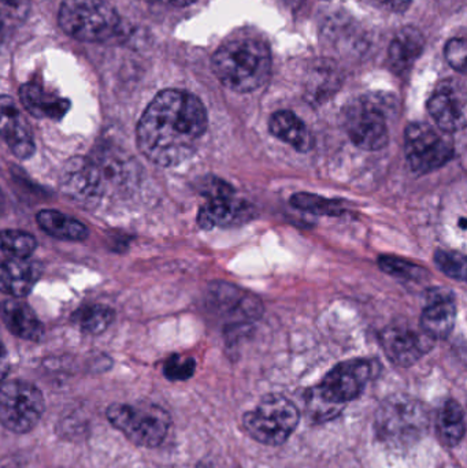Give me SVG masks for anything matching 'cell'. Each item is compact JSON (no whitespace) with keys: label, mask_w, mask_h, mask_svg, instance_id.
I'll list each match as a JSON object with an SVG mask.
<instances>
[{"label":"cell","mask_w":467,"mask_h":468,"mask_svg":"<svg viewBox=\"0 0 467 468\" xmlns=\"http://www.w3.org/2000/svg\"><path fill=\"white\" fill-rule=\"evenodd\" d=\"M290 5H295L296 2H299V0H287Z\"/></svg>","instance_id":"cell-36"},{"label":"cell","mask_w":467,"mask_h":468,"mask_svg":"<svg viewBox=\"0 0 467 468\" xmlns=\"http://www.w3.org/2000/svg\"><path fill=\"white\" fill-rule=\"evenodd\" d=\"M466 41L463 38H452L444 48L447 62L460 73L466 71Z\"/></svg>","instance_id":"cell-31"},{"label":"cell","mask_w":467,"mask_h":468,"mask_svg":"<svg viewBox=\"0 0 467 468\" xmlns=\"http://www.w3.org/2000/svg\"><path fill=\"white\" fill-rule=\"evenodd\" d=\"M19 98L25 109L37 118L59 120L68 112L70 101L44 90L37 82L30 81L22 85Z\"/></svg>","instance_id":"cell-19"},{"label":"cell","mask_w":467,"mask_h":468,"mask_svg":"<svg viewBox=\"0 0 467 468\" xmlns=\"http://www.w3.org/2000/svg\"><path fill=\"white\" fill-rule=\"evenodd\" d=\"M378 266L387 274L403 278V280H422V277L428 274L422 267L405 261V259L395 258V256H380L378 258Z\"/></svg>","instance_id":"cell-28"},{"label":"cell","mask_w":467,"mask_h":468,"mask_svg":"<svg viewBox=\"0 0 467 468\" xmlns=\"http://www.w3.org/2000/svg\"><path fill=\"white\" fill-rule=\"evenodd\" d=\"M428 112L444 133H455L466 126V93L458 82L439 85L428 101Z\"/></svg>","instance_id":"cell-14"},{"label":"cell","mask_w":467,"mask_h":468,"mask_svg":"<svg viewBox=\"0 0 467 468\" xmlns=\"http://www.w3.org/2000/svg\"><path fill=\"white\" fill-rule=\"evenodd\" d=\"M435 261L439 269L458 281H465L466 278V258L460 252L454 250H438L435 253Z\"/></svg>","instance_id":"cell-29"},{"label":"cell","mask_w":467,"mask_h":468,"mask_svg":"<svg viewBox=\"0 0 467 468\" xmlns=\"http://www.w3.org/2000/svg\"><path fill=\"white\" fill-rule=\"evenodd\" d=\"M41 275V264L27 259H7L0 263V292L19 299L30 293Z\"/></svg>","instance_id":"cell-17"},{"label":"cell","mask_w":467,"mask_h":468,"mask_svg":"<svg viewBox=\"0 0 467 468\" xmlns=\"http://www.w3.org/2000/svg\"><path fill=\"white\" fill-rule=\"evenodd\" d=\"M0 315L7 329L16 337L29 341H38L43 337V324L35 311L22 300H5L0 305Z\"/></svg>","instance_id":"cell-18"},{"label":"cell","mask_w":467,"mask_h":468,"mask_svg":"<svg viewBox=\"0 0 467 468\" xmlns=\"http://www.w3.org/2000/svg\"><path fill=\"white\" fill-rule=\"evenodd\" d=\"M3 205H5V197H3L2 191H0V211H2Z\"/></svg>","instance_id":"cell-35"},{"label":"cell","mask_w":467,"mask_h":468,"mask_svg":"<svg viewBox=\"0 0 467 468\" xmlns=\"http://www.w3.org/2000/svg\"><path fill=\"white\" fill-rule=\"evenodd\" d=\"M195 367H196V363L192 357L173 355L165 363L164 373L170 381H186L194 376Z\"/></svg>","instance_id":"cell-30"},{"label":"cell","mask_w":467,"mask_h":468,"mask_svg":"<svg viewBox=\"0 0 467 468\" xmlns=\"http://www.w3.org/2000/svg\"><path fill=\"white\" fill-rule=\"evenodd\" d=\"M211 65L217 79L228 90L252 92L262 87L271 76V51L262 41L238 38L219 47Z\"/></svg>","instance_id":"cell-2"},{"label":"cell","mask_w":467,"mask_h":468,"mask_svg":"<svg viewBox=\"0 0 467 468\" xmlns=\"http://www.w3.org/2000/svg\"><path fill=\"white\" fill-rule=\"evenodd\" d=\"M37 222L44 232L68 241H82L87 239L88 229L84 224L65 216L60 211L43 210L37 214Z\"/></svg>","instance_id":"cell-22"},{"label":"cell","mask_w":467,"mask_h":468,"mask_svg":"<svg viewBox=\"0 0 467 468\" xmlns=\"http://www.w3.org/2000/svg\"><path fill=\"white\" fill-rule=\"evenodd\" d=\"M107 418L118 431L140 447H158L170 429L169 414L154 404H112Z\"/></svg>","instance_id":"cell-5"},{"label":"cell","mask_w":467,"mask_h":468,"mask_svg":"<svg viewBox=\"0 0 467 468\" xmlns=\"http://www.w3.org/2000/svg\"><path fill=\"white\" fill-rule=\"evenodd\" d=\"M206 129L207 112L199 98L186 90H162L140 118L137 144L153 164L177 166L194 155Z\"/></svg>","instance_id":"cell-1"},{"label":"cell","mask_w":467,"mask_h":468,"mask_svg":"<svg viewBox=\"0 0 467 468\" xmlns=\"http://www.w3.org/2000/svg\"><path fill=\"white\" fill-rule=\"evenodd\" d=\"M8 368H10V362H8L7 352L0 346V382H3L7 376Z\"/></svg>","instance_id":"cell-33"},{"label":"cell","mask_w":467,"mask_h":468,"mask_svg":"<svg viewBox=\"0 0 467 468\" xmlns=\"http://www.w3.org/2000/svg\"><path fill=\"white\" fill-rule=\"evenodd\" d=\"M430 429V412L424 404L409 396H395L378 409L376 431L378 439L395 450L413 447Z\"/></svg>","instance_id":"cell-4"},{"label":"cell","mask_w":467,"mask_h":468,"mask_svg":"<svg viewBox=\"0 0 467 468\" xmlns=\"http://www.w3.org/2000/svg\"><path fill=\"white\" fill-rule=\"evenodd\" d=\"M74 319L81 327L82 332L101 335L114 321V311L107 305H90V307L77 311Z\"/></svg>","instance_id":"cell-25"},{"label":"cell","mask_w":467,"mask_h":468,"mask_svg":"<svg viewBox=\"0 0 467 468\" xmlns=\"http://www.w3.org/2000/svg\"><path fill=\"white\" fill-rule=\"evenodd\" d=\"M29 11L30 0H0V30L3 35L19 27Z\"/></svg>","instance_id":"cell-27"},{"label":"cell","mask_w":467,"mask_h":468,"mask_svg":"<svg viewBox=\"0 0 467 468\" xmlns=\"http://www.w3.org/2000/svg\"><path fill=\"white\" fill-rule=\"evenodd\" d=\"M36 241L32 234L22 230H2L0 232V256L7 259H27L35 252Z\"/></svg>","instance_id":"cell-24"},{"label":"cell","mask_w":467,"mask_h":468,"mask_svg":"<svg viewBox=\"0 0 467 468\" xmlns=\"http://www.w3.org/2000/svg\"><path fill=\"white\" fill-rule=\"evenodd\" d=\"M425 122H413L406 129L405 153L413 172L440 169L454 156V142Z\"/></svg>","instance_id":"cell-9"},{"label":"cell","mask_w":467,"mask_h":468,"mask_svg":"<svg viewBox=\"0 0 467 468\" xmlns=\"http://www.w3.org/2000/svg\"><path fill=\"white\" fill-rule=\"evenodd\" d=\"M269 131L299 153L312 150L313 137L306 123L292 112H277L269 121Z\"/></svg>","instance_id":"cell-20"},{"label":"cell","mask_w":467,"mask_h":468,"mask_svg":"<svg viewBox=\"0 0 467 468\" xmlns=\"http://www.w3.org/2000/svg\"><path fill=\"white\" fill-rule=\"evenodd\" d=\"M107 170L93 159L73 158L68 162L62 175L63 191L84 205L98 203L106 191Z\"/></svg>","instance_id":"cell-12"},{"label":"cell","mask_w":467,"mask_h":468,"mask_svg":"<svg viewBox=\"0 0 467 468\" xmlns=\"http://www.w3.org/2000/svg\"><path fill=\"white\" fill-rule=\"evenodd\" d=\"M58 21L66 35L87 43H103L122 35V19L104 0H65Z\"/></svg>","instance_id":"cell-3"},{"label":"cell","mask_w":467,"mask_h":468,"mask_svg":"<svg viewBox=\"0 0 467 468\" xmlns=\"http://www.w3.org/2000/svg\"><path fill=\"white\" fill-rule=\"evenodd\" d=\"M380 343L387 357L399 367L416 365L424 355L433 348L435 340L402 324H392L381 332Z\"/></svg>","instance_id":"cell-13"},{"label":"cell","mask_w":467,"mask_h":468,"mask_svg":"<svg viewBox=\"0 0 467 468\" xmlns=\"http://www.w3.org/2000/svg\"><path fill=\"white\" fill-rule=\"evenodd\" d=\"M43 412V395L35 385L8 381L0 387V423L13 433L32 431Z\"/></svg>","instance_id":"cell-8"},{"label":"cell","mask_w":467,"mask_h":468,"mask_svg":"<svg viewBox=\"0 0 467 468\" xmlns=\"http://www.w3.org/2000/svg\"><path fill=\"white\" fill-rule=\"evenodd\" d=\"M203 194L206 203L197 216V222L202 229L230 227L251 218V206L244 200H239L235 191L219 178L210 180Z\"/></svg>","instance_id":"cell-11"},{"label":"cell","mask_w":467,"mask_h":468,"mask_svg":"<svg viewBox=\"0 0 467 468\" xmlns=\"http://www.w3.org/2000/svg\"><path fill=\"white\" fill-rule=\"evenodd\" d=\"M298 409L284 396L269 395L244 415L247 433L260 444L281 445L299 423Z\"/></svg>","instance_id":"cell-6"},{"label":"cell","mask_w":467,"mask_h":468,"mask_svg":"<svg viewBox=\"0 0 467 468\" xmlns=\"http://www.w3.org/2000/svg\"><path fill=\"white\" fill-rule=\"evenodd\" d=\"M375 2L388 10L399 11V13L408 10L409 5H411V0H375Z\"/></svg>","instance_id":"cell-32"},{"label":"cell","mask_w":467,"mask_h":468,"mask_svg":"<svg viewBox=\"0 0 467 468\" xmlns=\"http://www.w3.org/2000/svg\"><path fill=\"white\" fill-rule=\"evenodd\" d=\"M0 137L16 158L27 159L35 153L32 129L10 96H0Z\"/></svg>","instance_id":"cell-15"},{"label":"cell","mask_w":467,"mask_h":468,"mask_svg":"<svg viewBox=\"0 0 467 468\" xmlns=\"http://www.w3.org/2000/svg\"><path fill=\"white\" fill-rule=\"evenodd\" d=\"M373 374L375 365L370 360H348L332 368L313 393L329 406L342 409L348 401L356 400L361 396Z\"/></svg>","instance_id":"cell-10"},{"label":"cell","mask_w":467,"mask_h":468,"mask_svg":"<svg viewBox=\"0 0 467 468\" xmlns=\"http://www.w3.org/2000/svg\"><path fill=\"white\" fill-rule=\"evenodd\" d=\"M3 37H5V35H3L2 30H0V43H2Z\"/></svg>","instance_id":"cell-37"},{"label":"cell","mask_w":467,"mask_h":468,"mask_svg":"<svg viewBox=\"0 0 467 468\" xmlns=\"http://www.w3.org/2000/svg\"><path fill=\"white\" fill-rule=\"evenodd\" d=\"M291 205L295 208L307 213L317 214V216H342L345 208L337 200L324 199L318 195L296 194L291 197Z\"/></svg>","instance_id":"cell-26"},{"label":"cell","mask_w":467,"mask_h":468,"mask_svg":"<svg viewBox=\"0 0 467 468\" xmlns=\"http://www.w3.org/2000/svg\"><path fill=\"white\" fill-rule=\"evenodd\" d=\"M457 319L454 294L438 288L428 294V303L421 314V330L432 340H443L451 335Z\"/></svg>","instance_id":"cell-16"},{"label":"cell","mask_w":467,"mask_h":468,"mask_svg":"<svg viewBox=\"0 0 467 468\" xmlns=\"http://www.w3.org/2000/svg\"><path fill=\"white\" fill-rule=\"evenodd\" d=\"M465 412L458 401L449 400L441 407L438 417V431L447 447H455L465 436Z\"/></svg>","instance_id":"cell-23"},{"label":"cell","mask_w":467,"mask_h":468,"mask_svg":"<svg viewBox=\"0 0 467 468\" xmlns=\"http://www.w3.org/2000/svg\"><path fill=\"white\" fill-rule=\"evenodd\" d=\"M424 49V37L416 27H403L388 49L389 65L398 74H403L419 59Z\"/></svg>","instance_id":"cell-21"},{"label":"cell","mask_w":467,"mask_h":468,"mask_svg":"<svg viewBox=\"0 0 467 468\" xmlns=\"http://www.w3.org/2000/svg\"><path fill=\"white\" fill-rule=\"evenodd\" d=\"M345 126L351 142L362 150H383L388 144V125L380 98L365 96L348 104Z\"/></svg>","instance_id":"cell-7"},{"label":"cell","mask_w":467,"mask_h":468,"mask_svg":"<svg viewBox=\"0 0 467 468\" xmlns=\"http://www.w3.org/2000/svg\"><path fill=\"white\" fill-rule=\"evenodd\" d=\"M169 2L175 7H186V5H192L195 0H169Z\"/></svg>","instance_id":"cell-34"}]
</instances>
